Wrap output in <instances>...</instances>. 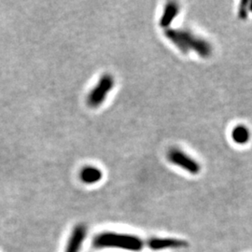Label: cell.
<instances>
[{"mask_svg":"<svg viewBox=\"0 0 252 252\" xmlns=\"http://www.w3.org/2000/svg\"><path fill=\"white\" fill-rule=\"evenodd\" d=\"M186 246V241L172 237H152L147 240V247L155 252L164 250H178L185 248Z\"/></svg>","mask_w":252,"mask_h":252,"instance_id":"obj_5","label":"cell"},{"mask_svg":"<svg viewBox=\"0 0 252 252\" xmlns=\"http://www.w3.org/2000/svg\"><path fill=\"white\" fill-rule=\"evenodd\" d=\"M114 84L115 82L113 77L109 74H105L88 95L87 103L89 107L94 108L101 106L107 98L108 93L112 90Z\"/></svg>","mask_w":252,"mask_h":252,"instance_id":"obj_3","label":"cell"},{"mask_svg":"<svg viewBox=\"0 0 252 252\" xmlns=\"http://www.w3.org/2000/svg\"><path fill=\"white\" fill-rule=\"evenodd\" d=\"M249 9H250V11L252 12V1L249 2Z\"/></svg>","mask_w":252,"mask_h":252,"instance_id":"obj_11","label":"cell"},{"mask_svg":"<svg viewBox=\"0 0 252 252\" xmlns=\"http://www.w3.org/2000/svg\"><path fill=\"white\" fill-rule=\"evenodd\" d=\"M164 35L183 54L195 52L201 57L207 58L212 53V47L206 39L194 36L192 33L180 29H166Z\"/></svg>","mask_w":252,"mask_h":252,"instance_id":"obj_2","label":"cell"},{"mask_svg":"<svg viewBox=\"0 0 252 252\" xmlns=\"http://www.w3.org/2000/svg\"><path fill=\"white\" fill-rule=\"evenodd\" d=\"M103 173L99 168L94 166H86L81 171L80 178L85 184H94L102 180Z\"/></svg>","mask_w":252,"mask_h":252,"instance_id":"obj_8","label":"cell"},{"mask_svg":"<svg viewBox=\"0 0 252 252\" xmlns=\"http://www.w3.org/2000/svg\"><path fill=\"white\" fill-rule=\"evenodd\" d=\"M87 235V226L80 223L75 226L66 244L64 252H81L82 244Z\"/></svg>","mask_w":252,"mask_h":252,"instance_id":"obj_6","label":"cell"},{"mask_svg":"<svg viewBox=\"0 0 252 252\" xmlns=\"http://www.w3.org/2000/svg\"><path fill=\"white\" fill-rule=\"evenodd\" d=\"M232 138L236 144H247L251 139V131L243 125L236 126L232 130Z\"/></svg>","mask_w":252,"mask_h":252,"instance_id":"obj_9","label":"cell"},{"mask_svg":"<svg viewBox=\"0 0 252 252\" xmlns=\"http://www.w3.org/2000/svg\"><path fill=\"white\" fill-rule=\"evenodd\" d=\"M249 1H243L240 3V7H239V10H238V15L239 18L245 20L248 18L249 16Z\"/></svg>","mask_w":252,"mask_h":252,"instance_id":"obj_10","label":"cell"},{"mask_svg":"<svg viewBox=\"0 0 252 252\" xmlns=\"http://www.w3.org/2000/svg\"><path fill=\"white\" fill-rule=\"evenodd\" d=\"M96 249H118L126 252H141L147 247V240L135 234L117 233V232H103L97 234L93 241Z\"/></svg>","mask_w":252,"mask_h":252,"instance_id":"obj_1","label":"cell"},{"mask_svg":"<svg viewBox=\"0 0 252 252\" xmlns=\"http://www.w3.org/2000/svg\"><path fill=\"white\" fill-rule=\"evenodd\" d=\"M167 157L173 164L180 166V168L184 169L189 174L196 175L201 170V166L198 162L179 149H172L171 151H169Z\"/></svg>","mask_w":252,"mask_h":252,"instance_id":"obj_4","label":"cell"},{"mask_svg":"<svg viewBox=\"0 0 252 252\" xmlns=\"http://www.w3.org/2000/svg\"><path fill=\"white\" fill-rule=\"evenodd\" d=\"M180 11V6L176 2H169L165 5L162 17L160 19V26L166 28L171 25L172 21L177 17Z\"/></svg>","mask_w":252,"mask_h":252,"instance_id":"obj_7","label":"cell"}]
</instances>
